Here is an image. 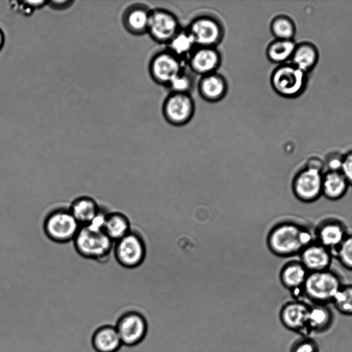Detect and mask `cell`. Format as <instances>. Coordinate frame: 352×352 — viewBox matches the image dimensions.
<instances>
[{
	"instance_id": "cell-3",
	"label": "cell",
	"mask_w": 352,
	"mask_h": 352,
	"mask_svg": "<svg viewBox=\"0 0 352 352\" xmlns=\"http://www.w3.org/2000/svg\"><path fill=\"white\" fill-rule=\"evenodd\" d=\"M338 275L329 270L309 272L302 292L314 304L328 305L342 286Z\"/></svg>"
},
{
	"instance_id": "cell-33",
	"label": "cell",
	"mask_w": 352,
	"mask_h": 352,
	"mask_svg": "<svg viewBox=\"0 0 352 352\" xmlns=\"http://www.w3.org/2000/svg\"><path fill=\"white\" fill-rule=\"evenodd\" d=\"M340 171L348 183L352 184V151L342 157Z\"/></svg>"
},
{
	"instance_id": "cell-20",
	"label": "cell",
	"mask_w": 352,
	"mask_h": 352,
	"mask_svg": "<svg viewBox=\"0 0 352 352\" xmlns=\"http://www.w3.org/2000/svg\"><path fill=\"white\" fill-rule=\"evenodd\" d=\"M92 344L97 352H116L122 343L116 327L107 325L95 331L92 337Z\"/></svg>"
},
{
	"instance_id": "cell-32",
	"label": "cell",
	"mask_w": 352,
	"mask_h": 352,
	"mask_svg": "<svg viewBox=\"0 0 352 352\" xmlns=\"http://www.w3.org/2000/svg\"><path fill=\"white\" fill-rule=\"evenodd\" d=\"M340 262L352 270V236H346L337 249Z\"/></svg>"
},
{
	"instance_id": "cell-35",
	"label": "cell",
	"mask_w": 352,
	"mask_h": 352,
	"mask_svg": "<svg viewBox=\"0 0 352 352\" xmlns=\"http://www.w3.org/2000/svg\"><path fill=\"white\" fill-rule=\"evenodd\" d=\"M5 43V35L3 30L0 28V51L3 47Z\"/></svg>"
},
{
	"instance_id": "cell-30",
	"label": "cell",
	"mask_w": 352,
	"mask_h": 352,
	"mask_svg": "<svg viewBox=\"0 0 352 352\" xmlns=\"http://www.w3.org/2000/svg\"><path fill=\"white\" fill-rule=\"evenodd\" d=\"M192 73L185 69L175 77L166 87L172 93L190 94L195 86V79Z\"/></svg>"
},
{
	"instance_id": "cell-2",
	"label": "cell",
	"mask_w": 352,
	"mask_h": 352,
	"mask_svg": "<svg viewBox=\"0 0 352 352\" xmlns=\"http://www.w3.org/2000/svg\"><path fill=\"white\" fill-rule=\"evenodd\" d=\"M73 241L79 255L100 262L109 258L114 245L102 229L89 224L80 226Z\"/></svg>"
},
{
	"instance_id": "cell-16",
	"label": "cell",
	"mask_w": 352,
	"mask_h": 352,
	"mask_svg": "<svg viewBox=\"0 0 352 352\" xmlns=\"http://www.w3.org/2000/svg\"><path fill=\"white\" fill-rule=\"evenodd\" d=\"M151 12V10L144 4L135 3L129 6L122 15L124 28L133 35L147 33Z\"/></svg>"
},
{
	"instance_id": "cell-29",
	"label": "cell",
	"mask_w": 352,
	"mask_h": 352,
	"mask_svg": "<svg viewBox=\"0 0 352 352\" xmlns=\"http://www.w3.org/2000/svg\"><path fill=\"white\" fill-rule=\"evenodd\" d=\"M332 303L341 314L352 316V285H342L334 296Z\"/></svg>"
},
{
	"instance_id": "cell-21",
	"label": "cell",
	"mask_w": 352,
	"mask_h": 352,
	"mask_svg": "<svg viewBox=\"0 0 352 352\" xmlns=\"http://www.w3.org/2000/svg\"><path fill=\"white\" fill-rule=\"evenodd\" d=\"M308 270L301 263H290L280 272V280L284 287L293 292L303 289Z\"/></svg>"
},
{
	"instance_id": "cell-6",
	"label": "cell",
	"mask_w": 352,
	"mask_h": 352,
	"mask_svg": "<svg viewBox=\"0 0 352 352\" xmlns=\"http://www.w3.org/2000/svg\"><path fill=\"white\" fill-rule=\"evenodd\" d=\"M187 30L197 46L217 47L224 38L221 21L210 13H201L190 21Z\"/></svg>"
},
{
	"instance_id": "cell-27",
	"label": "cell",
	"mask_w": 352,
	"mask_h": 352,
	"mask_svg": "<svg viewBox=\"0 0 352 352\" xmlns=\"http://www.w3.org/2000/svg\"><path fill=\"white\" fill-rule=\"evenodd\" d=\"M296 46L294 39H274L267 47V57L272 63L280 65L285 63L291 59Z\"/></svg>"
},
{
	"instance_id": "cell-5",
	"label": "cell",
	"mask_w": 352,
	"mask_h": 352,
	"mask_svg": "<svg viewBox=\"0 0 352 352\" xmlns=\"http://www.w3.org/2000/svg\"><path fill=\"white\" fill-rule=\"evenodd\" d=\"M270 82L278 95L288 98L300 96L305 89L307 73L291 63L279 65L272 72Z\"/></svg>"
},
{
	"instance_id": "cell-12",
	"label": "cell",
	"mask_w": 352,
	"mask_h": 352,
	"mask_svg": "<svg viewBox=\"0 0 352 352\" xmlns=\"http://www.w3.org/2000/svg\"><path fill=\"white\" fill-rule=\"evenodd\" d=\"M323 175L320 166H308L295 177L294 191L298 198L305 201H311L322 193Z\"/></svg>"
},
{
	"instance_id": "cell-11",
	"label": "cell",
	"mask_w": 352,
	"mask_h": 352,
	"mask_svg": "<svg viewBox=\"0 0 352 352\" xmlns=\"http://www.w3.org/2000/svg\"><path fill=\"white\" fill-rule=\"evenodd\" d=\"M181 28L177 17L170 11L151 10L147 33L155 41L167 44Z\"/></svg>"
},
{
	"instance_id": "cell-23",
	"label": "cell",
	"mask_w": 352,
	"mask_h": 352,
	"mask_svg": "<svg viewBox=\"0 0 352 352\" xmlns=\"http://www.w3.org/2000/svg\"><path fill=\"white\" fill-rule=\"evenodd\" d=\"M290 60L292 64L307 73L311 70L318 63V49L313 43L309 42L296 44Z\"/></svg>"
},
{
	"instance_id": "cell-8",
	"label": "cell",
	"mask_w": 352,
	"mask_h": 352,
	"mask_svg": "<svg viewBox=\"0 0 352 352\" xmlns=\"http://www.w3.org/2000/svg\"><path fill=\"white\" fill-rule=\"evenodd\" d=\"M184 61L166 48L158 51L150 60L149 74L157 84L167 87L175 77L186 69Z\"/></svg>"
},
{
	"instance_id": "cell-24",
	"label": "cell",
	"mask_w": 352,
	"mask_h": 352,
	"mask_svg": "<svg viewBox=\"0 0 352 352\" xmlns=\"http://www.w3.org/2000/svg\"><path fill=\"white\" fill-rule=\"evenodd\" d=\"M346 236L344 226L335 221L324 223L318 231L319 243L329 250H337Z\"/></svg>"
},
{
	"instance_id": "cell-25",
	"label": "cell",
	"mask_w": 352,
	"mask_h": 352,
	"mask_svg": "<svg viewBox=\"0 0 352 352\" xmlns=\"http://www.w3.org/2000/svg\"><path fill=\"white\" fill-rule=\"evenodd\" d=\"M347 180L340 170H329L323 175L322 192L329 199H337L346 192Z\"/></svg>"
},
{
	"instance_id": "cell-31",
	"label": "cell",
	"mask_w": 352,
	"mask_h": 352,
	"mask_svg": "<svg viewBox=\"0 0 352 352\" xmlns=\"http://www.w3.org/2000/svg\"><path fill=\"white\" fill-rule=\"evenodd\" d=\"M290 352H320V347L315 340L302 336L292 344Z\"/></svg>"
},
{
	"instance_id": "cell-34",
	"label": "cell",
	"mask_w": 352,
	"mask_h": 352,
	"mask_svg": "<svg viewBox=\"0 0 352 352\" xmlns=\"http://www.w3.org/2000/svg\"><path fill=\"white\" fill-rule=\"evenodd\" d=\"M74 3L73 1H47V5L54 10H65Z\"/></svg>"
},
{
	"instance_id": "cell-4",
	"label": "cell",
	"mask_w": 352,
	"mask_h": 352,
	"mask_svg": "<svg viewBox=\"0 0 352 352\" xmlns=\"http://www.w3.org/2000/svg\"><path fill=\"white\" fill-rule=\"evenodd\" d=\"M80 225L69 208L60 207L52 210L43 221V230L51 241L65 243L73 241Z\"/></svg>"
},
{
	"instance_id": "cell-18",
	"label": "cell",
	"mask_w": 352,
	"mask_h": 352,
	"mask_svg": "<svg viewBox=\"0 0 352 352\" xmlns=\"http://www.w3.org/2000/svg\"><path fill=\"white\" fill-rule=\"evenodd\" d=\"M334 316L328 305L312 303L309 307L308 329L315 333H324L332 326Z\"/></svg>"
},
{
	"instance_id": "cell-26",
	"label": "cell",
	"mask_w": 352,
	"mask_h": 352,
	"mask_svg": "<svg viewBox=\"0 0 352 352\" xmlns=\"http://www.w3.org/2000/svg\"><path fill=\"white\" fill-rule=\"evenodd\" d=\"M166 45L168 50L184 60L187 59L197 46L187 28H181Z\"/></svg>"
},
{
	"instance_id": "cell-22",
	"label": "cell",
	"mask_w": 352,
	"mask_h": 352,
	"mask_svg": "<svg viewBox=\"0 0 352 352\" xmlns=\"http://www.w3.org/2000/svg\"><path fill=\"white\" fill-rule=\"evenodd\" d=\"M102 230L115 243L131 231L128 217L120 212H107L105 215Z\"/></svg>"
},
{
	"instance_id": "cell-14",
	"label": "cell",
	"mask_w": 352,
	"mask_h": 352,
	"mask_svg": "<svg viewBox=\"0 0 352 352\" xmlns=\"http://www.w3.org/2000/svg\"><path fill=\"white\" fill-rule=\"evenodd\" d=\"M310 305L300 300L285 303L280 311V320L287 329L307 336Z\"/></svg>"
},
{
	"instance_id": "cell-15",
	"label": "cell",
	"mask_w": 352,
	"mask_h": 352,
	"mask_svg": "<svg viewBox=\"0 0 352 352\" xmlns=\"http://www.w3.org/2000/svg\"><path fill=\"white\" fill-rule=\"evenodd\" d=\"M197 89L206 101L217 102L227 94L228 85L226 78L217 72L201 76Z\"/></svg>"
},
{
	"instance_id": "cell-9",
	"label": "cell",
	"mask_w": 352,
	"mask_h": 352,
	"mask_svg": "<svg viewBox=\"0 0 352 352\" xmlns=\"http://www.w3.org/2000/svg\"><path fill=\"white\" fill-rule=\"evenodd\" d=\"M195 110V102L190 94L172 93L165 98L162 113L166 122L180 126L190 121Z\"/></svg>"
},
{
	"instance_id": "cell-13",
	"label": "cell",
	"mask_w": 352,
	"mask_h": 352,
	"mask_svg": "<svg viewBox=\"0 0 352 352\" xmlns=\"http://www.w3.org/2000/svg\"><path fill=\"white\" fill-rule=\"evenodd\" d=\"M217 47L196 46L186 59L190 71L201 76L216 72L221 64Z\"/></svg>"
},
{
	"instance_id": "cell-7",
	"label": "cell",
	"mask_w": 352,
	"mask_h": 352,
	"mask_svg": "<svg viewBox=\"0 0 352 352\" xmlns=\"http://www.w3.org/2000/svg\"><path fill=\"white\" fill-rule=\"evenodd\" d=\"M114 256L118 263L126 268H135L144 261L146 254L145 242L140 233L132 230L115 242Z\"/></svg>"
},
{
	"instance_id": "cell-17",
	"label": "cell",
	"mask_w": 352,
	"mask_h": 352,
	"mask_svg": "<svg viewBox=\"0 0 352 352\" xmlns=\"http://www.w3.org/2000/svg\"><path fill=\"white\" fill-rule=\"evenodd\" d=\"M300 253L301 263L309 272L327 270L331 262L329 250L320 243H310Z\"/></svg>"
},
{
	"instance_id": "cell-10",
	"label": "cell",
	"mask_w": 352,
	"mask_h": 352,
	"mask_svg": "<svg viewBox=\"0 0 352 352\" xmlns=\"http://www.w3.org/2000/svg\"><path fill=\"white\" fill-rule=\"evenodd\" d=\"M122 344L134 346L146 338L148 325L143 314L130 311L123 314L115 326Z\"/></svg>"
},
{
	"instance_id": "cell-1",
	"label": "cell",
	"mask_w": 352,
	"mask_h": 352,
	"mask_svg": "<svg viewBox=\"0 0 352 352\" xmlns=\"http://www.w3.org/2000/svg\"><path fill=\"white\" fill-rule=\"evenodd\" d=\"M309 232L300 226L283 222L275 226L267 236V245L275 254L291 256L301 252L311 243Z\"/></svg>"
},
{
	"instance_id": "cell-19",
	"label": "cell",
	"mask_w": 352,
	"mask_h": 352,
	"mask_svg": "<svg viewBox=\"0 0 352 352\" xmlns=\"http://www.w3.org/2000/svg\"><path fill=\"white\" fill-rule=\"evenodd\" d=\"M69 208L80 226L90 223L101 210L96 200L89 196L75 199Z\"/></svg>"
},
{
	"instance_id": "cell-28",
	"label": "cell",
	"mask_w": 352,
	"mask_h": 352,
	"mask_svg": "<svg viewBox=\"0 0 352 352\" xmlns=\"http://www.w3.org/2000/svg\"><path fill=\"white\" fill-rule=\"evenodd\" d=\"M270 30L275 39L292 40L296 33V27L289 16L278 15L271 21Z\"/></svg>"
}]
</instances>
